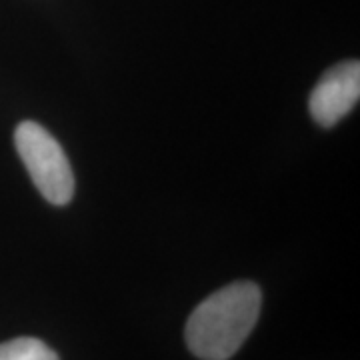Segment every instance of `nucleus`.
<instances>
[{
  "mask_svg": "<svg viewBox=\"0 0 360 360\" xmlns=\"http://www.w3.org/2000/svg\"><path fill=\"white\" fill-rule=\"evenodd\" d=\"M257 284L238 281L205 298L188 316L186 347L200 360H229L245 345L260 314Z\"/></svg>",
  "mask_w": 360,
  "mask_h": 360,
  "instance_id": "1",
  "label": "nucleus"
},
{
  "mask_svg": "<svg viewBox=\"0 0 360 360\" xmlns=\"http://www.w3.org/2000/svg\"><path fill=\"white\" fill-rule=\"evenodd\" d=\"M359 98L360 65L347 60L328 68L316 82L309 101L310 115L316 124L330 129L356 106Z\"/></svg>",
  "mask_w": 360,
  "mask_h": 360,
  "instance_id": "3",
  "label": "nucleus"
},
{
  "mask_svg": "<svg viewBox=\"0 0 360 360\" xmlns=\"http://www.w3.org/2000/svg\"><path fill=\"white\" fill-rule=\"evenodd\" d=\"M14 144L39 193L56 206L75 196V172L63 146L39 122L25 120L14 130Z\"/></svg>",
  "mask_w": 360,
  "mask_h": 360,
  "instance_id": "2",
  "label": "nucleus"
},
{
  "mask_svg": "<svg viewBox=\"0 0 360 360\" xmlns=\"http://www.w3.org/2000/svg\"><path fill=\"white\" fill-rule=\"evenodd\" d=\"M0 360H60L49 345L39 338L20 336L0 345Z\"/></svg>",
  "mask_w": 360,
  "mask_h": 360,
  "instance_id": "4",
  "label": "nucleus"
}]
</instances>
